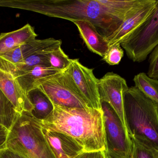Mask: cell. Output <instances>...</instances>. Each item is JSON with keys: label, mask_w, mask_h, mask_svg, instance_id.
Instances as JSON below:
<instances>
[{"label": "cell", "mask_w": 158, "mask_h": 158, "mask_svg": "<svg viewBox=\"0 0 158 158\" xmlns=\"http://www.w3.org/2000/svg\"><path fill=\"white\" fill-rule=\"evenodd\" d=\"M134 62L145 60L158 45V3L149 17L120 44Z\"/></svg>", "instance_id": "obj_5"}, {"label": "cell", "mask_w": 158, "mask_h": 158, "mask_svg": "<svg viewBox=\"0 0 158 158\" xmlns=\"http://www.w3.org/2000/svg\"><path fill=\"white\" fill-rule=\"evenodd\" d=\"M9 130L0 124V151L6 149Z\"/></svg>", "instance_id": "obj_24"}, {"label": "cell", "mask_w": 158, "mask_h": 158, "mask_svg": "<svg viewBox=\"0 0 158 158\" xmlns=\"http://www.w3.org/2000/svg\"><path fill=\"white\" fill-rule=\"evenodd\" d=\"M38 35L29 24L8 32L0 34V56L23 44L36 40Z\"/></svg>", "instance_id": "obj_16"}, {"label": "cell", "mask_w": 158, "mask_h": 158, "mask_svg": "<svg viewBox=\"0 0 158 158\" xmlns=\"http://www.w3.org/2000/svg\"><path fill=\"white\" fill-rule=\"evenodd\" d=\"M104 151H84L75 158H104Z\"/></svg>", "instance_id": "obj_25"}, {"label": "cell", "mask_w": 158, "mask_h": 158, "mask_svg": "<svg viewBox=\"0 0 158 158\" xmlns=\"http://www.w3.org/2000/svg\"><path fill=\"white\" fill-rule=\"evenodd\" d=\"M62 41L51 38L23 44L0 56V70L6 71L14 65L36 53L51 52L61 47Z\"/></svg>", "instance_id": "obj_10"}, {"label": "cell", "mask_w": 158, "mask_h": 158, "mask_svg": "<svg viewBox=\"0 0 158 158\" xmlns=\"http://www.w3.org/2000/svg\"><path fill=\"white\" fill-rule=\"evenodd\" d=\"M77 28L81 38L87 48L92 53L104 57L109 48L108 42L97 30L91 22L77 20L73 22Z\"/></svg>", "instance_id": "obj_14"}, {"label": "cell", "mask_w": 158, "mask_h": 158, "mask_svg": "<svg viewBox=\"0 0 158 158\" xmlns=\"http://www.w3.org/2000/svg\"><path fill=\"white\" fill-rule=\"evenodd\" d=\"M27 95L32 106L30 115L34 118L43 120L52 112L53 104L39 87L30 91Z\"/></svg>", "instance_id": "obj_17"}, {"label": "cell", "mask_w": 158, "mask_h": 158, "mask_svg": "<svg viewBox=\"0 0 158 158\" xmlns=\"http://www.w3.org/2000/svg\"><path fill=\"white\" fill-rule=\"evenodd\" d=\"M93 69L82 65L79 59H70V64L65 71L70 74L83 96L88 107L102 109L98 92V79L96 78Z\"/></svg>", "instance_id": "obj_8"}, {"label": "cell", "mask_w": 158, "mask_h": 158, "mask_svg": "<svg viewBox=\"0 0 158 158\" xmlns=\"http://www.w3.org/2000/svg\"><path fill=\"white\" fill-rule=\"evenodd\" d=\"M124 118L130 138L158 154V104L135 86L123 94Z\"/></svg>", "instance_id": "obj_3"}, {"label": "cell", "mask_w": 158, "mask_h": 158, "mask_svg": "<svg viewBox=\"0 0 158 158\" xmlns=\"http://www.w3.org/2000/svg\"><path fill=\"white\" fill-rule=\"evenodd\" d=\"M0 158H25L8 149L0 151Z\"/></svg>", "instance_id": "obj_26"}, {"label": "cell", "mask_w": 158, "mask_h": 158, "mask_svg": "<svg viewBox=\"0 0 158 158\" xmlns=\"http://www.w3.org/2000/svg\"><path fill=\"white\" fill-rule=\"evenodd\" d=\"M149 55L148 76L152 79L158 80V45Z\"/></svg>", "instance_id": "obj_23"}, {"label": "cell", "mask_w": 158, "mask_h": 158, "mask_svg": "<svg viewBox=\"0 0 158 158\" xmlns=\"http://www.w3.org/2000/svg\"><path fill=\"white\" fill-rule=\"evenodd\" d=\"M158 3V0H141L119 28L107 40L109 46L120 44L149 17Z\"/></svg>", "instance_id": "obj_11"}, {"label": "cell", "mask_w": 158, "mask_h": 158, "mask_svg": "<svg viewBox=\"0 0 158 158\" xmlns=\"http://www.w3.org/2000/svg\"><path fill=\"white\" fill-rule=\"evenodd\" d=\"M43 132L55 158H75L84 149L70 136L42 128Z\"/></svg>", "instance_id": "obj_13"}, {"label": "cell", "mask_w": 158, "mask_h": 158, "mask_svg": "<svg viewBox=\"0 0 158 158\" xmlns=\"http://www.w3.org/2000/svg\"><path fill=\"white\" fill-rule=\"evenodd\" d=\"M103 113L106 158H128L131 152L132 142L127 130L111 106L101 101Z\"/></svg>", "instance_id": "obj_6"}, {"label": "cell", "mask_w": 158, "mask_h": 158, "mask_svg": "<svg viewBox=\"0 0 158 158\" xmlns=\"http://www.w3.org/2000/svg\"><path fill=\"white\" fill-rule=\"evenodd\" d=\"M48 58L50 66L60 72L66 70L70 64V58L61 47L48 53Z\"/></svg>", "instance_id": "obj_20"}, {"label": "cell", "mask_w": 158, "mask_h": 158, "mask_svg": "<svg viewBox=\"0 0 158 158\" xmlns=\"http://www.w3.org/2000/svg\"><path fill=\"white\" fill-rule=\"evenodd\" d=\"M124 56V52L120 44H115L109 46L108 50L103 60L111 66L118 65Z\"/></svg>", "instance_id": "obj_21"}, {"label": "cell", "mask_w": 158, "mask_h": 158, "mask_svg": "<svg viewBox=\"0 0 158 158\" xmlns=\"http://www.w3.org/2000/svg\"><path fill=\"white\" fill-rule=\"evenodd\" d=\"M135 87L145 95L158 104V80L150 78L144 72L135 76Z\"/></svg>", "instance_id": "obj_18"}, {"label": "cell", "mask_w": 158, "mask_h": 158, "mask_svg": "<svg viewBox=\"0 0 158 158\" xmlns=\"http://www.w3.org/2000/svg\"><path fill=\"white\" fill-rule=\"evenodd\" d=\"M18 113L0 89V124L10 130Z\"/></svg>", "instance_id": "obj_19"}, {"label": "cell", "mask_w": 158, "mask_h": 158, "mask_svg": "<svg viewBox=\"0 0 158 158\" xmlns=\"http://www.w3.org/2000/svg\"><path fill=\"white\" fill-rule=\"evenodd\" d=\"M6 149L25 158H55L40 121L29 113H18L7 138Z\"/></svg>", "instance_id": "obj_4"}, {"label": "cell", "mask_w": 158, "mask_h": 158, "mask_svg": "<svg viewBox=\"0 0 158 158\" xmlns=\"http://www.w3.org/2000/svg\"><path fill=\"white\" fill-rule=\"evenodd\" d=\"M132 149L128 158H158V154L131 139Z\"/></svg>", "instance_id": "obj_22"}, {"label": "cell", "mask_w": 158, "mask_h": 158, "mask_svg": "<svg viewBox=\"0 0 158 158\" xmlns=\"http://www.w3.org/2000/svg\"><path fill=\"white\" fill-rule=\"evenodd\" d=\"M0 89L15 108L18 113H31L32 106L14 76L0 70Z\"/></svg>", "instance_id": "obj_12"}, {"label": "cell", "mask_w": 158, "mask_h": 158, "mask_svg": "<svg viewBox=\"0 0 158 158\" xmlns=\"http://www.w3.org/2000/svg\"><path fill=\"white\" fill-rule=\"evenodd\" d=\"M3 5L72 22L77 20L89 21L106 40L123 22L102 4L100 0H15L5 1Z\"/></svg>", "instance_id": "obj_1"}, {"label": "cell", "mask_w": 158, "mask_h": 158, "mask_svg": "<svg viewBox=\"0 0 158 158\" xmlns=\"http://www.w3.org/2000/svg\"><path fill=\"white\" fill-rule=\"evenodd\" d=\"M104 158H106V156H105V154H104Z\"/></svg>", "instance_id": "obj_27"}, {"label": "cell", "mask_w": 158, "mask_h": 158, "mask_svg": "<svg viewBox=\"0 0 158 158\" xmlns=\"http://www.w3.org/2000/svg\"><path fill=\"white\" fill-rule=\"evenodd\" d=\"M40 122L43 129L70 136L85 152L106 150L102 109L54 105L52 113Z\"/></svg>", "instance_id": "obj_2"}, {"label": "cell", "mask_w": 158, "mask_h": 158, "mask_svg": "<svg viewBox=\"0 0 158 158\" xmlns=\"http://www.w3.org/2000/svg\"><path fill=\"white\" fill-rule=\"evenodd\" d=\"M59 72L49 66H38L15 79L27 94L31 90L39 87L45 80Z\"/></svg>", "instance_id": "obj_15"}, {"label": "cell", "mask_w": 158, "mask_h": 158, "mask_svg": "<svg viewBox=\"0 0 158 158\" xmlns=\"http://www.w3.org/2000/svg\"><path fill=\"white\" fill-rule=\"evenodd\" d=\"M39 88L47 95L54 105L79 108L88 107L72 77L67 71L59 72L48 78Z\"/></svg>", "instance_id": "obj_7"}, {"label": "cell", "mask_w": 158, "mask_h": 158, "mask_svg": "<svg viewBox=\"0 0 158 158\" xmlns=\"http://www.w3.org/2000/svg\"><path fill=\"white\" fill-rule=\"evenodd\" d=\"M98 88L101 101L111 106L127 131L123 107V94L129 88L126 80L114 72H108L98 80Z\"/></svg>", "instance_id": "obj_9"}]
</instances>
